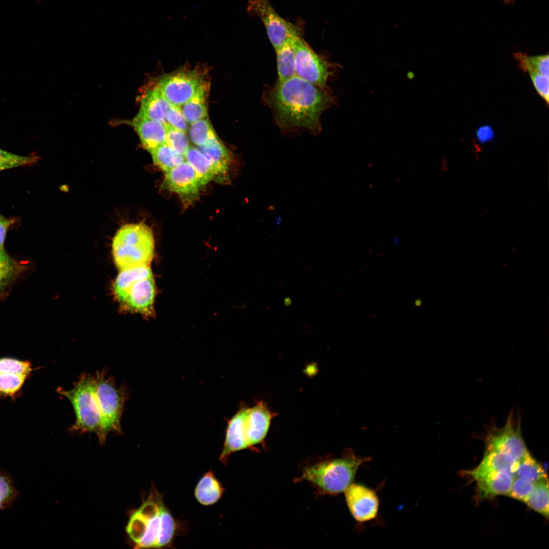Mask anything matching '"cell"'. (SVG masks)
Returning <instances> with one entry per match:
<instances>
[{
	"instance_id": "6da1fadb",
	"label": "cell",
	"mask_w": 549,
	"mask_h": 549,
	"mask_svg": "<svg viewBox=\"0 0 549 549\" xmlns=\"http://www.w3.org/2000/svg\"><path fill=\"white\" fill-rule=\"evenodd\" d=\"M263 99L281 129H303L314 135L321 130L322 113L336 102L326 86L312 83L296 75L269 87Z\"/></svg>"
},
{
	"instance_id": "7a4b0ae2",
	"label": "cell",
	"mask_w": 549,
	"mask_h": 549,
	"mask_svg": "<svg viewBox=\"0 0 549 549\" xmlns=\"http://www.w3.org/2000/svg\"><path fill=\"white\" fill-rule=\"evenodd\" d=\"M112 289L123 310L147 317L154 316L156 286L149 265L120 270Z\"/></svg>"
},
{
	"instance_id": "3957f363",
	"label": "cell",
	"mask_w": 549,
	"mask_h": 549,
	"mask_svg": "<svg viewBox=\"0 0 549 549\" xmlns=\"http://www.w3.org/2000/svg\"><path fill=\"white\" fill-rule=\"evenodd\" d=\"M112 253L114 263L120 271L150 265L155 253L151 229L142 222L124 225L112 239Z\"/></svg>"
},
{
	"instance_id": "277c9868",
	"label": "cell",
	"mask_w": 549,
	"mask_h": 549,
	"mask_svg": "<svg viewBox=\"0 0 549 549\" xmlns=\"http://www.w3.org/2000/svg\"><path fill=\"white\" fill-rule=\"evenodd\" d=\"M370 459L357 456L349 449L340 458L305 468L301 479L313 484L323 493L338 494L353 483L358 468Z\"/></svg>"
},
{
	"instance_id": "5b68a950",
	"label": "cell",
	"mask_w": 549,
	"mask_h": 549,
	"mask_svg": "<svg viewBox=\"0 0 549 549\" xmlns=\"http://www.w3.org/2000/svg\"><path fill=\"white\" fill-rule=\"evenodd\" d=\"M59 393L65 396L73 408L76 419L71 426L72 432L94 433L100 444L106 440L104 437L100 411L95 392L94 375L82 374L70 390L59 388Z\"/></svg>"
},
{
	"instance_id": "8992f818",
	"label": "cell",
	"mask_w": 549,
	"mask_h": 549,
	"mask_svg": "<svg viewBox=\"0 0 549 549\" xmlns=\"http://www.w3.org/2000/svg\"><path fill=\"white\" fill-rule=\"evenodd\" d=\"M106 370L94 375L95 392L100 411L103 433L106 438L108 433H121V418L124 404L128 399L126 389L118 387L114 379L106 377Z\"/></svg>"
},
{
	"instance_id": "52a82bcc",
	"label": "cell",
	"mask_w": 549,
	"mask_h": 549,
	"mask_svg": "<svg viewBox=\"0 0 549 549\" xmlns=\"http://www.w3.org/2000/svg\"><path fill=\"white\" fill-rule=\"evenodd\" d=\"M521 417L511 410L504 424L499 428L491 424L485 438V450L501 451L520 461L529 451L521 432Z\"/></svg>"
},
{
	"instance_id": "ba28073f",
	"label": "cell",
	"mask_w": 549,
	"mask_h": 549,
	"mask_svg": "<svg viewBox=\"0 0 549 549\" xmlns=\"http://www.w3.org/2000/svg\"><path fill=\"white\" fill-rule=\"evenodd\" d=\"M207 81L198 69H181L161 77L156 85L168 101L180 107Z\"/></svg>"
},
{
	"instance_id": "9c48e42d",
	"label": "cell",
	"mask_w": 549,
	"mask_h": 549,
	"mask_svg": "<svg viewBox=\"0 0 549 549\" xmlns=\"http://www.w3.org/2000/svg\"><path fill=\"white\" fill-rule=\"evenodd\" d=\"M247 11L263 22L268 38L275 51L300 36L296 26L282 18L268 0H249Z\"/></svg>"
},
{
	"instance_id": "30bf717a",
	"label": "cell",
	"mask_w": 549,
	"mask_h": 549,
	"mask_svg": "<svg viewBox=\"0 0 549 549\" xmlns=\"http://www.w3.org/2000/svg\"><path fill=\"white\" fill-rule=\"evenodd\" d=\"M295 58L296 75L317 85L326 87L334 66L316 53L297 36L292 40Z\"/></svg>"
},
{
	"instance_id": "8fae6325",
	"label": "cell",
	"mask_w": 549,
	"mask_h": 549,
	"mask_svg": "<svg viewBox=\"0 0 549 549\" xmlns=\"http://www.w3.org/2000/svg\"><path fill=\"white\" fill-rule=\"evenodd\" d=\"M200 187L194 169L185 160L166 172L162 182L163 189L178 194L186 205L197 198Z\"/></svg>"
},
{
	"instance_id": "7c38bea8",
	"label": "cell",
	"mask_w": 549,
	"mask_h": 549,
	"mask_svg": "<svg viewBox=\"0 0 549 549\" xmlns=\"http://www.w3.org/2000/svg\"><path fill=\"white\" fill-rule=\"evenodd\" d=\"M344 492L349 509L356 521L364 523L376 517L379 500L374 490L362 484L352 483Z\"/></svg>"
},
{
	"instance_id": "4fadbf2b",
	"label": "cell",
	"mask_w": 549,
	"mask_h": 549,
	"mask_svg": "<svg viewBox=\"0 0 549 549\" xmlns=\"http://www.w3.org/2000/svg\"><path fill=\"white\" fill-rule=\"evenodd\" d=\"M275 416L262 401L248 407L245 419L246 438L250 447L262 442L265 438L271 419Z\"/></svg>"
},
{
	"instance_id": "5bb4252c",
	"label": "cell",
	"mask_w": 549,
	"mask_h": 549,
	"mask_svg": "<svg viewBox=\"0 0 549 549\" xmlns=\"http://www.w3.org/2000/svg\"><path fill=\"white\" fill-rule=\"evenodd\" d=\"M518 463L519 461L505 453L493 450H485L483 458L480 464L473 469L466 472V473L476 481L486 476L500 472H507L515 477Z\"/></svg>"
},
{
	"instance_id": "9a60e30c",
	"label": "cell",
	"mask_w": 549,
	"mask_h": 549,
	"mask_svg": "<svg viewBox=\"0 0 549 549\" xmlns=\"http://www.w3.org/2000/svg\"><path fill=\"white\" fill-rule=\"evenodd\" d=\"M248 407L242 406L228 421L220 462L225 465L230 455L235 451L250 448L245 431V419Z\"/></svg>"
},
{
	"instance_id": "2e32d148",
	"label": "cell",
	"mask_w": 549,
	"mask_h": 549,
	"mask_svg": "<svg viewBox=\"0 0 549 549\" xmlns=\"http://www.w3.org/2000/svg\"><path fill=\"white\" fill-rule=\"evenodd\" d=\"M125 123L134 128L143 147L149 152L166 143L165 124L137 115Z\"/></svg>"
},
{
	"instance_id": "e0dca14e",
	"label": "cell",
	"mask_w": 549,
	"mask_h": 549,
	"mask_svg": "<svg viewBox=\"0 0 549 549\" xmlns=\"http://www.w3.org/2000/svg\"><path fill=\"white\" fill-rule=\"evenodd\" d=\"M140 106L137 115L167 123L166 115L171 104L157 85L144 91L140 98Z\"/></svg>"
},
{
	"instance_id": "ac0fdd59",
	"label": "cell",
	"mask_w": 549,
	"mask_h": 549,
	"mask_svg": "<svg viewBox=\"0 0 549 549\" xmlns=\"http://www.w3.org/2000/svg\"><path fill=\"white\" fill-rule=\"evenodd\" d=\"M198 149L208 160L218 177V181L223 182L229 179L228 170L230 162L228 150L217 137L204 144L198 146Z\"/></svg>"
},
{
	"instance_id": "d6986e66",
	"label": "cell",
	"mask_w": 549,
	"mask_h": 549,
	"mask_svg": "<svg viewBox=\"0 0 549 549\" xmlns=\"http://www.w3.org/2000/svg\"><path fill=\"white\" fill-rule=\"evenodd\" d=\"M514 477L507 472H500L476 480L480 498L486 499L500 495H508Z\"/></svg>"
},
{
	"instance_id": "ffe728a7",
	"label": "cell",
	"mask_w": 549,
	"mask_h": 549,
	"mask_svg": "<svg viewBox=\"0 0 549 549\" xmlns=\"http://www.w3.org/2000/svg\"><path fill=\"white\" fill-rule=\"evenodd\" d=\"M224 492V488L215 477L212 471L202 476L195 490L197 500L202 505H210L218 501Z\"/></svg>"
},
{
	"instance_id": "44dd1931",
	"label": "cell",
	"mask_w": 549,
	"mask_h": 549,
	"mask_svg": "<svg viewBox=\"0 0 549 549\" xmlns=\"http://www.w3.org/2000/svg\"><path fill=\"white\" fill-rule=\"evenodd\" d=\"M209 86L207 82L205 83L189 100L182 105L181 109L182 113L188 123L192 124L207 117Z\"/></svg>"
},
{
	"instance_id": "7402d4cb",
	"label": "cell",
	"mask_w": 549,
	"mask_h": 549,
	"mask_svg": "<svg viewBox=\"0 0 549 549\" xmlns=\"http://www.w3.org/2000/svg\"><path fill=\"white\" fill-rule=\"evenodd\" d=\"M184 156L194 169L201 187L211 180L218 181L217 175L209 161L198 148L190 146Z\"/></svg>"
},
{
	"instance_id": "603a6c76",
	"label": "cell",
	"mask_w": 549,
	"mask_h": 549,
	"mask_svg": "<svg viewBox=\"0 0 549 549\" xmlns=\"http://www.w3.org/2000/svg\"><path fill=\"white\" fill-rule=\"evenodd\" d=\"M291 41L276 50L278 83L296 75L295 52Z\"/></svg>"
},
{
	"instance_id": "cb8c5ba5",
	"label": "cell",
	"mask_w": 549,
	"mask_h": 549,
	"mask_svg": "<svg viewBox=\"0 0 549 549\" xmlns=\"http://www.w3.org/2000/svg\"><path fill=\"white\" fill-rule=\"evenodd\" d=\"M149 153L154 164L165 173L185 160L184 155L173 150L166 143L152 149Z\"/></svg>"
},
{
	"instance_id": "d4e9b609",
	"label": "cell",
	"mask_w": 549,
	"mask_h": 549,
	"mask_svg": "<svg viewBox=\"0 0 549 549\" xmlns=\"http://www.w3.org/2000/svg\"><path fill=\"white\" fill-rule=\"evenodd\" d=\"M160 526L156 548H163L171 545L176 531L177 525L163 500L160 505Z\"/></svg>"
},
{
	"instance_id": "484cf974",
	"label": "cell",
	"mask_w": 549,
	"mask_h": 549,
	"mask_svg": "<svg viewBox=\"0 0 549 549\" xmlns=\"http://www.w3.org/2000/svg\"><path fill=\"white\" fill-rule=\"evenodd\" d=\"M515 476L534 483L547 479L541 465L529 452L519 461Z\"/></svg>"
},
{
	"instance_id": "4316f807",
	"label": "cell",
	"mask_w": 549,
	"mask_h": 549,
	"mask_svg": "<svg viewBox=\"0 0 549 549\" xmlns=\"http://www.w3.org/2000/svg\"><path fill=\"white\" fill-rule=\"evenodd\" d=\"M530 508L545 517L548 516V484L545 479L535 483L534 489L525 502Z\"/></svg>"
},
{
	"instance_id": "83f0119b",
	"label": "cell",
	"mask_w": 549,
	"mask_h": 549,
	"mask_svg": "<svg viewBox=\"0 0 549 549\" xmlns=\"http://www.w3.org/2000/svg\"><path fill=\"white\" fill-rule=\"evenodd\" d=\"M524 72L534 71L548 76V54L531 56L522 52L514 53Z\"/></svg>"
},
{
	"instance_id": "f1b7e54d",
	"label": "cell",
	"mask_w": 549,
	"mask_h": 549,
	"mask_svg": "<svg viewBox=\"0 0 549 549\" xmlns=\"http://www.w3.org/2000/svg\"><path fill=\"white\" fill-rule=\"evenodd\" d=\"M189 136L192 142L201 146L217 135L208 119L205 117L191 124Z\"/></svg>"
},
{
	"instance_id": "f546056e",
	"label": "cell",
	"mask_w": 549,
	"mask_h": 549,
	"mask_svg": "<svg viewBox=\"0 0 549 549\" xmlns=\"http://www.w3.org/2000/svg\"><path fill=\"white\" fill-rule=\"evenodd\" d=\"M157 514L148 516L141 513L138 510L132 514L126 530L131 539L135 542V545L144 536L150 520Z\"/></svg>"
},
{
	"instance_id": "4dcf8cb0",
	"label": "cell",
	"mask_w": 549,
	"mask_h": 549,
	"mask_svg": "<svg viewBox=\"0 0 549 549\" xmlns=\"http://www.w3.org/2000/svg\"><path fill=\"white\" fill-rule=\"evenodd\" d=\"M166 129V143L177 153L184 155L190 147L186 132L176 129L167 123Z\"/></svg>"
},
{
	"instance_id": "1f68e13d",
	"label": "cell",
	"mask_w": 549,
	"mask_h": 549,
	"mask_svg": "<svg viewBox=\"0 0 549 549\" xmlns=\"http://www.w3.org/2000/svg\"><path fill=\"white\" fill-rule=\"evenodd\" d=\"M20 267L6 252L0 250V288L7 284L19 271Z\"/></svg>"
},
{
	"instance_id": "d6a6232c",
	"label": "cell",
	"mask_w": 549,
	"mask_h": 549,
	"mask_svg": "<svg viewBox=\"0 0 549 549\" xmlns=\"http://www.w3.org/2000/svg\"><path fill=\"white\" fill-rule=\"evenodd\" d=\"M160 526V513L152 518L149 522L146 531L141 540L135 545V548H156Z\"/></svg>"
},
{
	"instance_id": "836d02e7",
	"label": "cell",
	"mask_w": 549,
	"mask_h": 549,
	"mask_svg": "<svg viewBox=\"0 0 549 549\" xmlns=\"http://www.w3.org/2000/svg\"><path fill=\"white\" fill-rule=\"evenodd\" d=\"M27 376L13 374H0V393L12 395L20 390Z\"/></svg>"
},
{
	"instance_id": "e575fe53",
	"label": "cell",
	"mask_w": 549,
	"mask_h": 549,
	"mask_svg": "<svg viewBox=\"0 0 549 549\" xmlns=\"http://www.w3.org/2000/svg\"><path fill=\"white\" fill-rule=\"evenodd\" d=\"M535 486L534 483L515 476L508 495L525 503L533 492Z\"/></svg>"
},
{
	"instance_id": "d590c367",
	"label": "cell",
	"mask_w": 549,
	"mask_h": 549,
	"mask_svg": "<svg viewBox=\"0 0 549 549\" xmlns=\"http://www.w3.org/2000/svg\"><path fill=\"white\" fill-rule=\"evenodd\" d=\"M32 370L30 363L10 358H0V374H13L27 376Z\"/></svg>"
},
{
	"instance_id": "8d00e7d4",
	"label": "cell",
	"mask_w": 549,
	"mask_h": 549,
	"mask_svg": "<svg viewBox=\"0 0 549 549\" xmlns=\"http://www.w3.org/2000/svg\"><path fill=\"white\" fill-rule=\"evenodd\" d=\"M166 120L170 126L186 132L188 129V122L186 120L180 107L171 105L168 109Z\"/></svg>"
},
{
	"instance_id": "74e56055",
	"label": "cell",
	"mask_w": 549,
	"mask_h": 549,
	"mask_svg": "<svg viewBox=\"0 0 549 549\" xmlns=\"http://www.w3.org/2000/svg\"><path fill=\"white\" fill-rule=\"evenodd\" d=\"M528 73L535 89L547 104L549 101L548 76L534 71Z\"/></svg>"
},
{
	"instance_id": "f35d334b",
	"label": "cell",
	"mask_w": 549,
	"mask_h": 549,
	"mask_svg": "<svg viewBox=\"0 0 549 549\" xmlns=\"http://www.w3.org/2000/svg\"><path fill=\"white\" fill-rule=\"evenodd\" d=\"M38 160L34 155L27 156L23 160L0 161V171L21 166H29L36 163Z\"/></svg>"
},
{
	"instance_id": "ab89813d",
	"label": "cell",
	"mask_w": 549,
	"mask_h": 549,
	"mask_svg": "<svg viewBox=\"0 0 549 549\" xmlns=\"http://www.w3.org/2000/svg\"><path fill=\"white\" fill-rule=\"evenodd\" d=\"M12 493V486L8 480L5 477L0 476V503L8 501Z\"/></svg>"
},
{
	"instance_id": "60d3db41",
	"label": "cell",
	"mask_w": 549,
	"mask_h": 549,
	"mask_svg": "<svg viewBox=\"0 0 549 549\" xmlns=\"http://www.w3.org/2000/svg\"><path fill=\"white\" fill-rule=\"evenodd\" d=\"M13 223V220L6 218L0 214V250L4 249V245L6 234Z\"/></svg>"
},
{
	"instance_id": "b9f144b4",
	"label": "cell",
	"mask_w": 549,
	"mask_h": 549,
	"mask_svg": "<svg viewBox=\"0 0 549 549\" xmlns=\"http://www.w3.org/2000/svg\"><path fill=\"white\" fill-rule=\"evenodd\" d=\"M477 136L479 141L484 142L492 139L493 132L492 129L487 126L479 128L477 132Z\"/></svg>"
},
{
	"instance_id": "7bdbcfd3",
	"label": "cell",
	"mask_w": 549,
	"mask_h": 549,
	"mask_svg": "<svg viewBox=\"0 0 549 549\" xmlns=\"http://www.w3.org/2000/svg\"><path fill=\"white\" fill-rule=\"evenodd\" d=\"M27 156H19L0 149V161L23 160Z\"/></svg>"
},
{
	"instance_id": "ee69618b",
	"label": "cell",
	"mask_w": 549,
	"mask_h": 549,
	"mask_svg": "<svg viewBox=\"0 0 549 549\" xmlns=\"http://www.w3.org/2000/svg\"><path fill=\"white\" fill-rule=\"evenodd\" d=\"M506 4H512L515 0H503Z\"/></svg>"
},
{
	"instance_id": "f6af8a7d",
	"label": "cell",
	"mask_w": 549,
	"mask_h": 549,
	"mask_svg": "<svg viewBox=\"0 0 549 549\" xmlns=\"http://www.w3.org/2000/svg\"><path fill=\"white\" fill-rule=\"evenodd\" d=\"M2 503H0V508H1Z\"/></svg>"
}]
</instances>
